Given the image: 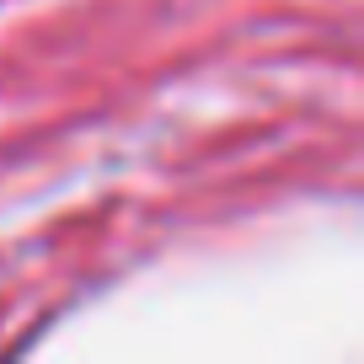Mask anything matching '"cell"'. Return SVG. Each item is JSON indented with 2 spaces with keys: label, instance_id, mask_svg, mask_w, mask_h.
Wrapping results in <instances>:
<instances>
[]
</instances>
